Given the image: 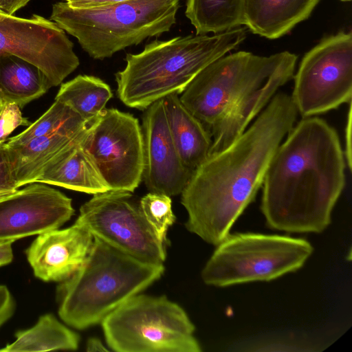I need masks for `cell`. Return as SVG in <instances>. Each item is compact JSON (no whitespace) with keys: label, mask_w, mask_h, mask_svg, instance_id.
I'll list each match as a JSON object with an SVG mask.
<instances>
[{"label":"cell","mask_w":352,"mask_h":352,"mask_svg":"<svg viewBox=\"0 0 352 352\" xmlns=\"http://www.w3.org/2000/svg\"><path fill=\"white\" fill-rule=\"evenodd\" d=\"M298 114L291 96L276 93L253 123L192 172L181 202L187 230L217 245L254 199L276 149Z\"/></svg>","instance_id":"cell-1"},{"label":"cell","mask_w":352,"mask_h":352,"mask_svg":"<svg viewBox=\"0 0 352 352\" xmlns=\"http://www.w3.org/2000/svg\"><path fill=\"white\" fill-rule=\"evenodd\" d=\"M345 168L337 131L321 118H302L266 170L261 210L267 226L291 233L323 232L344 188Z\"/></svg>","instance_id":"cell-2"},{"label":"cell","mask_w":352,"mask_h":352,"mask_svg":"<svg viewBox=\"0 0 352 352\" xmlns=\"http://www.w3.org/2000/svg\"><path fill=\"white\" fill-rule=\"evenodd\" d=\"M245 28L223 32L154 40L138 54H127L116 74L117 93L126 106L145 110L165 96L182 94L208 65L226 55L246 37Z\"/></svg>","instance_id":"cell-3"},{"label":"cell","mask_w":352,"mask_h":352,"mask_svg":"<svg viewBox=\"0 0 352 352\" xmlns=\"http://www.w3.org/2000/svg\"><path fill=\"white\" fill-rule=\"evenodd\" d=\"M164 272L163 263L140 260L94 237L82 265L56 288L58 315L77 329L101 323Z\"/></svg>","instance_id":"cell-4"},{"label":"cell","mask_w":352,"mask_h":352,"mask_svg":"<svg viewBox=\"0 0 352 352\" xmlns=\"http://www.w3.org/2000/svg\"><path fill=\"white\" fill-rule=\"evenodd\" d=\"M179 4L180 0H129L76 8L61 1L53 5L50 20L75 37L89 56L102 60L168 32Z\"/></svg>","instance_id":"cell-5"},{"label":"cell","mask_w":352,"mask_h":352,"mask_svg":"<svg viewBox=\"0 0 352 352\" xmlns=\"http://www.w3.org/2000/svg\"><path fill=\"white\" fill-rule=\"evenodd\" d=\"M109 347L117 352H200L186 311L166 296L137 294L101 322Z\"/></svg>","instance_id":"cell-6"},{"label":"cell","mask_w":352,"mask_h":352,"mask_svg":"<svg viewBox=\"0 0 352 352\" xmlns=\"http://www.w3.org/2000/svg\"><path fill=\"white\" fill-rule=\"evenodd\" d=\"M201 272L208 285L270 281L301 268L314 248L305 239L252 232L229 233Z\"/></svg>","instance_id":"cell-7"},{"label":"cell","mask_w":352,"mask_h":352,"mask_svg":"<svg viewBox=\"0 0 352 352\" xmlns=\"http://www.w3.org/2000/svg\"><path fill=\"white\" fill-rule=\"evenodd\" d=\"M296 56L287 51L269 56L245 51L226 54L201 70L179 99L210 133L238 98Z\"/></svg>","instance_id":"cell-8"},{"label":"cell","mask_w":352,"mask_h":352,"mask_svg":"<svg viewBox=\"0 0 352 352\" xmlns=\"http://www.w3.org/2000/svg\"><path fill=\"white\" fill-rule=\"evenodd\" d=\"M291 96L298 112L311 117L350 102L352 96V34L323 38L303 56Z\"/></svg>","instance_id":"cell-9"},{"label":"cell","mask_w":352,"mask_h":352,"mask_svg":"<svg viewBox=\"0 0 352 352\" xmlns=\"http://www.w3.org/2000/svg\"><path fill=\"white\" fill-rule=\"evenodd\" d=\"M76 222L94 237L136 258L154 263L166 258L167 244L158 238L131 192L94 194L81 206Z\"/></svg>","instance_id":"cell-10"},{"label":"cell","mask_w":352,"mask_h":352,"mask_svg":"<svg viewBox=\"0 0 352 352\" xmlns=\"http://www.w3.org/2000/svg\"><path fill=\"white\" fill-rule=\"evenodd\" d=\"M111 190L133 192L144 168L142 128L133 115L104 109L91 119L82 140Z\"/></svg>","instance_id":"cell-11"},{"label":"cell","mask_w":352,"mask_h":352,"mask_svg":"<svg viewBox=\"0 0 352 352\" xmlns=\"http://www.w3.org/2000/svg\"><path fill=\"white\" fill-rule=\"evenodd\" d=\"M10 54L38 67L51 87L79 65L74 44L56 23L38 14L30 19L0 12V56Z\"/></svg>","instance_id":"cell-12"},{"label":"cell","mask_w":352,"mask_h":352,"mask_svg":"<svg viewBox=\"0 0 352 352\" xmlns=\"http://www.w3.org/2000/svg\"><path fill=\"white\" fill-rule=\"evenodd\" d=\"M72 199L45 184L34 182L0 199V243L58 229L74 214Z\"/></svg>","instance_id":"cell-13"},{"label":"cell","mask_w":352,"mask_h":352,"mask_svg":"<svg viewBox=\"0 0 352 352\" xmlns=\"http://www.w3.org/2000/svg\"><path fill=\"white\" fill-rule=\"evenodd\" d=\"M142 178L151 192L181 194L193 171L181 160L172 140L162 99L148 106L142 117Z\"/></svg>","instance_id":"cell-14"},{"label":"cell","mask_w":352,"mask_h":352,"mask_svg":"<svg viewBox=\"0 0 352 352\" xmlns=\"http://www.w3.org/2000/svg\"><path fill=\"white\" fill-rule=\"evenodd\" d=\"M94 241L84 226L75 223L65 229L38 234L25 251L34 276L45 282H62L85 261Z\"/></svg>","instance_id":"cell-15"},{"label":"cell","mask_w":352,"mask_h":352,"mask_svg":"<svg viewBox=\"0 0 352 352\" xmlns=\"http://www.w3.org/2000/svg\"><path fill=\"white\" fill-rule=\"evenodd\" d=\"M298 57L285 63L263 83L238 98L213 128L210 154L221 151L234 141L267 106L277 91L293 78Z\"/></svg>","instance_id":"cell-16"},{"label":"cell","mask_w":352,"mask_h":352,"mask_svg":"<svg viewBox=\"0 0 352 352\" xmlns=\"http://www.w3.org/2000/svg\"><path fill=\"white\" fill-rule=\"evenodd\" d=\"M89 122L38 178L36 182L92 195L110 190L82 145Z\"/></svg>","instance_id":"cell-17"},{"label":"cell","mask_w":352,"mask_h":352,"mask_svg":"<svg viewBox=\"0 0 352 352\" xmlns=\"http://www.w3.org/2000/svg\"><path fill=\"white\" fill-rule=\"evenodd\" d=\"M87 123L63 128L47 135L33 139L21 146L10 147L7 145L18 187L36 182L38 178L74 140Z\"/></svg>","instance_id":"cell-18"},{"label":"cell","mask_w":352,"mask_h":352,"mask_svg":"<svg viewBox=\"0 0 352 352\" xmlns=\"http://www.w3.org/2000/svg\"><path fill=\"white\" fill-rule=\"evenodd\" d=\"M320 0H243L244 25L270 39L288 33L306 20Z\"/></svg>","instance_id":"cell-19"},{"label":"cell","mask_w":352,"mask_h":352,"mask_svg":"<svg viewBox=\"0 0 352 352\" xmlns=\"http://www.w3.org/2000/svg\"><path fill=\"white\" fill-rule=\"evenodd\" d=\"M170 133L183 164L194 171L209 155L212 135L182 103L178 94L162 98Z\"/></svg>","instance_id":"cell-20"},{"label":"cell","mask_w":352,"mask_h":352,"mask_svg":"<svg viewBox=\"0 0 352 352\" xmlns=\"http://www.w3.org/2000/svg\"><path fill=\"white\" fill-rule=\"evenodd\" d=\"M50 88L47 76L36 65L12 54L0 56V93L8 102L21 109Z\"/></svg>","instance_id":"cell-21"},{"label":"cell","mask_w":352,"mask_h":352,"mask_svg":"<svg viewBox=\"0 0 352 352\" xmlns=\"http://www.w3.org/2000/svg\"><path fill=\"white\" fill-rule=\"evenodd\" d=\"M79 336L62 324L51 314L42 315L32 327L20 330L13 342L0 349L1 352L76 350Z\"/></svg>","instance_id":"cell-22"},{"label":"cell","mask_w":352,"mask_h":352,"mask_svg":"<svg viewBox=\"0 0 352 352\" xmlns=\"http://www.w3.org/2000/svg\"><path fill=\"white\" fill-rule=\"evenodd\" d=\"M185 14L196 34H217L244 25L243 0H186Z\"/></svg>","instance_id":"cell-23"},{"label":"cell","mask_w":352,"mask_h":352,"mask_svg":"<svg viewBox=\"0 0 352 352\" xmlns=\"http://www.w3.org/2000/svg\"><path fill=\"white\" fill-rule=\"evenodd\" d=\"M112 96L110 87L100 78L78 75L61 83L55 100L64 102L89 121L101 113Z\"/></svg>","instance_id":"cell-24"},{"label":"cell","mask_w":352,"mask_h":352,"mask_svg":"<svg viewBox=\"0 0 352 352\" xmlns=\"http://www.w3.org/2000/svg\"><path fill=\"white\" fill-rule=\"evenodd\" d=\"M89 121L63 102L55 100L52 106L22 133L6 142L10 147L23 145L30 140L47 135L63 128L84 125Z\"/></svg>","instance_id":"cell-25"},{"label":"cell","mask_w":352,"mask_h":352,"mask_svg":"<svg viewBox=\"0 0 352 352\" xmlns=\"http://www.w3.org/2000/svg\"><path fill=\"white\" fill-rule=\"evenodd\" d=\"M140 205L158 238L167 244V231L175 221L170 197L163 193L151 192L141 198Z\"/></svg>","instance_id":"cell-26"},{"label":"cell","mask_w":352,"mask_h":352,"mask_svg":"<svg viewBox=\"0 0 352 352\" xmlns=\"http://www.w3.org/2000/svg\"><path fill=\"white\" fill-rule=\"evenodd\" d=\"M30 124V122L23 116L21 108L17 104L7 102L0 114V144L5 143L16 127Z\"/></svg>","instance_id":"cell-27"},{"label":"cell","mask_w":352,"mask_h":352,"mask_svg":"<svg viewBox=\"0 0 352 352\" xmlns=\"http://www.w3.org/2000/svg\"><path fill=\"white\" fill-rule=\"evenodd\" d=\"M12 164L6 143L0 144V199L8 196L17 190Z\"/></svg>","instance_id":"cell-28"},{"label":"cell","mask_w":352,"mask_h":352,"mask_svg":"<svg viewBox=\"0 0 352 352\" xmlns=\"http://www.w3.org/2000/svg\"><path fill=\"white\" fill-rule=\"evenodd\" d=\"M15 302L8 288L0 285V327L13 315Z\"/></svg>","instance_id":"cell-29"},{"label":"cell","mask_w":352,"mask_h":352,"mask_svg":"<svg viewBox=\"0 0 352 352\" xmlns=\"http://www.w3.org/2000/svg\"><path fill=\"white\" fill-rule=\"evenodd\" d=\"M126 1L129 0H67L65 2L72 8H85L114 4Z\"/></svg>","instance_id":"cell-30"},{"label":"cell","mask_w":352,"mask_h":352,"mask_svg":"<svg viewBox=\"0 0 352 352\" xmlns=\"http://www.w3.org/2000/svg\"><path fill=\"white\" fill-rule=\"evenodd\" d=\"M30 0H0V12L7 14H13L17 10L26 6Z\"/></svg>","instance_id":"cell-31"},{"label":"cell","mask_w":352,"mask_h":352,"mask_svg":"<svg viewBox=\"0 0 352 352\" xmlns=\"http://www.w3.org/2000/svg\"><path fill=\"white\" fill-rule=\"evenodd\" d=\"M351 101L349 102V109L348 113L347 124L346 127V150L345 157L348 168H351Z\"/></svg>","instance_id":"cell-32"},{"label":"cell","mask_w":352,"mask_h":352,"mask_svg":"<svg viewBox=\"0 0 352 352\" xmlns=\"http://www.w3.org/2000/svg\"><path fill=\"white\" fill-rule=\"evenodd\" d=\"M11 242L0 243V267L6 265L13 259Z\"/></svg>","instance_id":"cell-33"},{"label":"cell","mask_w":352,"mask_h":352,"mask_svg":"<svg viewBox=\"0 0 352 352\" xmlns=\"http://www.w3.org/2000/svg\"><path fill=\"white\" fill-rule=\"evenodd\" d=\"M87 351H108L109 349L97 338H91L86 344Z\"/></svg>","instance_id":"cell-34"},{"label":"cell","mask_w":352,"mask_h":352,"mask_svg":"<svg viewBox=\"0 0 352 352\" xmlns=\"http://www.w3.org/2000/svg\"><path fill=\"white\" fill-rule=\"evenodd\" d=\"M7 102V100L3 98V96L0 93V114Z\"/></svg>","instance_id":"cell-35"},{"label":"cell","mask_w":352,"mask_h":352,"mask_svg":"<svg viewBox=\"0 0 352 352\" xmlns=\"http://www.w3.org/2000/svg\"><path fill=\"white\" fill-rule=\"evenodd\" d=\"M341 1H350L351 0H341Z\"/></svg>","instance_id":"cell-36"},{"label":"cell","mask_w":352,"mask_h":352,"mask_svg":"<svg viewBox=\"0 0 352 352\" xmlns=\"http://www.w3.org/2000/svg\"><path fill=\"white\" fill-rule=\"evenodd\" d=\"M64 1H67V0H63Z\"/></svg>","instance_id":"cell-37"},{"label":"cell","mask_w":352,"mask_h":352,"mask_svg":"<svg viewBox=\"0 0 352 352\" xmlns=\"http://www.w3.org/2000/svg\"></svg>","instance_id":"cell-38"}]
</instances>
